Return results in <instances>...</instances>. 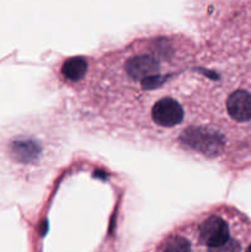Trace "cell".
Returning a JSON list of instances; mask_svg holds the SVG:
<instances>
[{"label": "cell", "instance_id": "obj_1", "mask_svg": "<svg viewBox=\"0 0 251 252\" xmlns=\"http://www.w3.org/2000/svg\"><path fill=\"white\" fill-rule=\"evenodd\" d=\"M64 140L61 116L37 115L20 121L0 137V157L20 179L38 182L58 162Z\"/></svg>", "mask_w": 251, "mask_h": 252}, {"label": "cell", "instance_id": "obj_6", "mask_svg": "<svg viewBox=\"0 0 251 252\" xmlns=\"http://www.w3.org/2000/svg\"><path fill=\"white\" fill-rule=\"evenodd\" d=\"M245 252H251V243L249 244V246H248V249H246V251Z\"/></svg>", "mask_w": 251, "mask_h": 252}, {"label": "cell", "instance_id": "obj_3", "mask_svg": "<svg viewBox=\"0 0 251 252\" xmlns=\"http://www.w3.org/2000/svg\"><path fill=\"white\" fill-rule=\"evenodd\" d=\"M145 117L155 133L174 132L185 121V103L177 96L164 94L152 103Z\"/></svg>", "mask_w": 251, "mask_h": 252}, {"label": "cell", "instance_id": "obj_5", "mask_svg": "<svg viewBox=\"0 0 251 252\" xmlns=\"http://www.w3.org/2000/svg\"><path fill=\"white\" fill-rule=\"evenodd\" d=\"M89 73V62L83 57L69 58L64 62L62 68V75L68 83H80Z\"/></svg>", "mask_w": 251, "mask_h": 252}, {"label": "cell", "instance_id": "obj_4", "mask_svg": "<svg viewBox=\"0 0 251 252\" xmlns=\"http://www.w3.org/2000/svg\"><path fill=\"white\" fill-rule=\"evenodd\" d=\"M191 225L186 229H174L167 233L157 244L155 252H194L193 234H191Z\"/></svg>", "mask_w": 251, "mask_h": 252}, {"label": "cell", "instance_id": "obj_2", "mask_svg": "<svg viewBox=\"0 0 251 252\" xmlns=\"http://www.w3.org/2000/svg\"><path fill=\"white\" fill-rule=\"evenodd\" d=\"M245 217L228 206L213 207L192 223L194 245L201 252H241Z\"/></svg>", "mask_w": 251, "mask_h": 252}]
</instances>
